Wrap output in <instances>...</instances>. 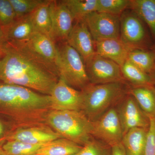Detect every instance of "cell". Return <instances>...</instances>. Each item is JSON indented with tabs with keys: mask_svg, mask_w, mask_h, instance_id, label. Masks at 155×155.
Returning <instances> with one entry per match:
<instances>
[{
	"mask_svg": "<svg viewBox=\"0 0 155 155\" xmlns=\"http://www.w3.org/2000/svg\"><path fill=\"white\" fill-rule=\"evenodd\" d=\"M96 53L122 67L127 61L130 49L119 38L94 41Z\"/></svg>",
	"mask_w": 155,
	"mask_h": 155,
	"instance_id": "cell-16",
	"label": "cell"
},
{
	"mask_svg": "<svg viewBox=\"0 0 155 155\" xmlns=\"http://www.w3.org/2000/svg\"><path fill=\"white\" fill-rule=\"evenodd\" d=\"M44 145L31 144L17 140H7L2 145V147L9 155H36L39 150Z\"/></svg>",
	"mask_w": 155,
	"mask_h": 155,
	"instance_id": "cell-26",
	"label": "cell"
},
{
	"mask_svg": "<svg viewBox=\"0 0 155 155\" xmlns=\"http://www.w3.org/2000/svg\"><path fill=\"white\" fill-rule=\"evenodd\" d=\"M155 53V49H154ZM150 75L151 77L152 78V80L153 81V82L154 85L155 86V67L154 68L153 70V72H152L151 74Z\"/></svg>",
	"mask_w": 155,
	"mask_h": 155,
	"instance_id": "cell-34",
	"label": "cell"
},
{
	"mask_svg": "<svg viewBox=\"0 0 155 155\" xmlns=\"http://www.w3.org/2000/svg\"><path fill=\"white\" fill-rule=\"evenodd\" d=\"M76 22L83 21L90 13L97 11V0H63Z\"/></svg>",
	"mask_w": 155,
	"mask_h": 155,
	"instance_id": "cell-25",
	"label": "cell"
},
{
	"mask_svg": "<svg viewBox=\"0 0 155 155\" xmlns=\"http://www.w3.org/2000/svg\"><path fill=\"white\" fill-rule=\"evenodd\" d=\"M111 148V155H127L122 143L112 147Z\"/></svg>",
	"mask_w": 155,
	"mask_h": 155,
	"instance_id": "cell-32",
	"label": "cell"
},
{
	"mask_svg": "<svg viewBox=\"0 0 155 155\" xmlns=\"http://www.w3.org/2000/svg\"><path fill=\"white\" fill-rule=\"evenodd\" d=\"M0 155H9L5 151V150L3 148L2 145L0 144Z\"/></svg>",
	"mask_w": 155,
	"mask_h": 155,
	"instance_id": "cell-35",
	"label": "cell"
},
{
	"mask_svg": "<svg viewBox=\"0 0 155 155\" xmlns=\"http://www.w3.org/2000/svg\"><path fill=\"white\" fill-rule=\"evenodd\" d=\"M50 9L53 40L66 42L73 28L74 18L62 1H51Z\"/></svg>",
	"mask_w": 155,
	"mask_h": 155,
	"instance_id": "cell-13",
	"label": "cell"
},
{
	"mask_svg": "<svg viewBox=\"0 0 155 155\" xmlns=\"http://www.w3.org/2000/svg\"><path fill=\"white\" fill-rule=\"evenodd\" d=\"M4 28L7 42L25 41L36 32L31 14L17 18L11 25Z\"/></svg>",
	"mask_w": 155,
	"mask_h": 155,
	"instance_id": "cell-17",
	"label": "cell"
},
{
	"mask_svg": "<svg viewBox=\"0 0 155 155\" xmlns=\"http://www.w3.org/2000/svg\"><path fill=\"white\" fill-rule=\"evenodd\" d=\"M84 64L89 80L92 84L127 83L119 65L96 53Z\"/></svg>",
	"mask_w": 155,
	"mask_h": 155,
	"instance_id": "cell-8",
	"label": "cell"
},
{
	"mask_svg": "<svg viewBox=\"0 0 155 155\" xmlns=\"http://www.w3.org/2000/svg\"><path fill=\"white\" fill-rule=\"evenodd\" d=\"M148 117H155V86L130 87L128 92Z\"/></svg>",
	"mask_w": 155,
	"mask_h": 155,
	"instance_id": "cell-19",
	"label": "cell"
},
{
	"mask_svg": "<svg viewBox=\"0 0 155 155\" xmlns=\"http://www.w3.org/2000/svg\"><path fill=\"white\" fill-rule=\"evenodd\" d=\"M130 0H97L98 12L120 16L129 8Z\"/></svg>",
	"mask_w": 155,
	"mask_h": 155,
	"instance_id": "cell-27",
	"label": "cell"
},
{
	"mask_svg": "<svg viewBox=\"0 0 155 155\" xmlns=\"http://www.w3.org/2000/svg\"><path fill=\"white\" fill-rule=\"evenodd\" d=\"M4 132V127L2 123L0 121V136L3 135Z\"/></svg>",
	"mask_w": 155,
	"mask_h": 155,
	"instance_id": "cell-36",
	"label": "cell"
},
{
	"mask_svg": "<svg viewBox=\"0 0 155 155\" xmlns=\"http://www.w3.org/2000/svg\"><path fill=\"white\" fill-rule=\"evenodd\" d=\"M0 82L24 87L49 95L59 79L25 53L8 44L1 48Z\"/></svg>",
	"mask_w": 155,
	"mask_h": 155,
	"instance_id": "cell-2",
	"label": "cell"
},
{
	"mask_svg": "<svg viewBox=\"0 0 155 155\" xmlns=\"http://www.w3.org/2000/svg\"><path fill=\"white\" fill-rule=\"evenodd\" d=\"M111 147L97 139H92L73 155H111Z\"/></svg>",
	"mask_w": 155,
	"mask_h": 155,
	"instance_id": "cell-29",
	"label": "cell"
},
{
	"mask_svg": "<svg viewBox=\"0 0 155 155\" xmlns=\"http://www.w3.org/2000/svg\"><path fill=\"white\" fill-rule=\"evenodd\" d=\"M130 87L127 83L90 84L81 91L82 105L81 112L94 122L112 108V106L120 102L128 93Z\"/></svg>",
	"mask_w": 155,
	"mask_h": 155,
	"instance_id": "cell-3",
	"label": "cell"
},
{
	"mask_svg": "<svg viewBox=\"0 0 155 155\" xmlns=\"http://www.w3.org/2000/svg\"><path fill=\"white\" fill-rule=\"evenodd\" d=\"M129 9L146 23L155 39V0H130Z\"/></svg>",
	"mask_w": 155,
	"mask_h": 155,
	"instance_id": "cell-20",
	"label": "cell"
},
{
	"mask_svg": "<svg viewBox=\"0 0 155 155\" xmlns=\"http://www.w3.org/2000/svg\"><path fill=\"white\" fill-rule=\"evenodd\" d=\"M66 42L79 54L84 63L96 54L94 41L83 20L73 25Z\"/></svg>",
	"mask_w": 155,
	"mask_h": 155,
	"instance_id": "cell-14",
	"label": "cell"
},
{
	"mask_svg": "<svg viewBox=\"0 0 155 155\" xmlns=\"http://www.w3.org/2000/svg\"><path fill=\"white\" fill-rule=\"evenodd\" d=\"M48 0H9L13 7L16 19L33 13Z\"/></svg>",
	"mask_w": 155,
	"mask_h": 155,
	"instance_id": "cell-28",
	"label": "cell"
},
{
	"mask_svg": "<svg viewBox=\"0 0 155 155\" xmlns=\"http://www.w3.org/2000/svg\"><path fill=\"white\" fill-rule=\"evenodd\" d=\"M148 129V128L135 127L130 129L124 134L122 143L126 155H143Z\"/></svg>",
	"mask_w": 155,
	"mask_h": 155,
	"instance_id": "cell-18",
	"label": "cell"
},
{
	"mask_svg": "<svg viewBox=\"0 0 155 155\" xmlns=\"http://www.w3.org/2000/svg\"><path fill=\"white\" fill-rule=\"evenodd\" d=\"M121 102V106L117 111L124 135L135 127L148 128L149 118L142 110L132 96L128 93Z\"/></svg>",
	"mask_w": 155,
	"mask_h": 155,
	"instance_id": "cell-12",
	"label": "cell"
},
{
	"mask_svg": "<svg viewBox=\"0 0 155 155\" xmlns=\"http://www.w3.org/2000/svg\"><path fill=\"white\" fill-rule=\"evenodd\" d=\"M16 19V15L9 0H0V26L5 28Z\"/></svg>",
	"mask_w": 155,
	"mask_h": 155,
	"instance_id": "cell-30",
	"label": "cell"
},
{
	"mask_svg": "<svg viewBox=\"0 0 155 155\" xmlns=\"http://www.w3.org/2000/svg\"><path fill=\"white\" fill-rule=\"evenodd\" d=\"M47 123L62 138L81 146L91 138L92 122L81 111L52 110Z\"/></svg>",
	"mask_w": 155,
	"mask_h": 155,
	"instance_id": "cell-4",
	"label": "cell"
},
{
	"mask_svg": "<svg viewBox=\"0 0 155 155\" xmlns=\"http://www.w3.org/2000/svg\"><path fill=\"white\" fill-rule=\"evenodd\" d=\"M92 136L111 147L122 143L123 130L117 110L111 108L92 122Z\"/></svg>",
	"mask_w": 155,
	"mask_h": 155,
	"instance_id": "cell-9",
	"label": "cell"
},
{
	"mask_svg": "<svg viewBox=\"0 0 155 155\" xmlns=\"http://www.w3.org/2000/svg\"><path fill=\"white\" fill-rule=\"evenodd\" d=\"M83 21L94 41L120 38V16L95 11Z\"/></svg>",
	"mask_w": 155,
	"mask_h": 155,
	"instance_id": "cell-10",
	"label": "cell"
},
{
	"mask_svg": "<svg viewBox=\"0 0 155 155\" xmlns=\"http://www.w3.org/2000/svg\"><path fill=\"white\" fill-rule=\"evenodd\" d=\"M51 110L49 95L0 82V113L14 120L16 129L48 125L47 118Z\"/></svg>",
	"mask_w": 155,
	"mask_h": 155,
	"instance_id": "cell-1",
	"label": "cell"
},
{
	"mask_svg": "<svg viewBox=\"0 0 155 155\" xmlns=\"http://www.w3.org/2000/svg\"><path fill=\"white\" fill-rule=\"evenodd\" d=\"M131 50H150V40L143 21L130 9L120 16V38Z\"/></svg>",
	"mask_w": 155,
	"mask_h": 155,
	"instance_id": "cell-7",
	"label": "cell"
},
{
	"mask_svg": "<svg viewBox=\"0 0 155 155\" xmlns=\"http://www.w3.org/2000/svg\"><path fill=\"white\" fill-rule=\"evenodd\" d=\"M82 147L67 139H57L43 146L36 155H73Z\"/></svg>",
	"mask_w": 155,
	"mask_h": 155,
	"instance_id": "cell-21",
	"label": "cell"
},
{
	"mask_svg": "<svg viewBox=\"0 0 155 155\" xmlns=\"http://www.w3.org/2000/svg\"><path fill=\"white\" fill-rule=\"evenodd\" d=\"M150 125L143 155H155V117H149Z\"/></svg>",
	"mask_w": 155,
	"mask_h": 155,
	"instance_id": "cell-31",
	"label": "cell"
},
{
	"mask_svg": "<svg viewBox=\"0 0 155 155\" xmlns=\"http://www.w3.org/2000/svg\"><path fill=\"white\" fill-rule=\"evenodd\" d=\"M7 43L25 53L59 78L58 47L51 38L36 31L25 41Z\"/></svg>",
	"mask_w": 155,
	"mask_h": 155,
	"instance_id": "cell-6",
	"label": "cell"
},
{
	"mask_svg": "<svg viewBox=\"0 0 155 155\" xmlns=\"http://www.w3.org/2000/svg\"><path fill=\"white\" fill-rule=\"evenodd\" d=\"M50 2L51 1L48 0L46 2L38 7L31 15L35 31L45 35L53 40Z\"/></svg>",
	"mask_w": 155,
	"mask_h": 155,
	"instance_id": "cell-22",
	"label": "cell"
},
{
	"mask_svg": "<svg viewBox=\"0 0 155 155\" xmlns=\"http://www.w3.org/2000/svg\"><path fill=\"white\" fill-rule=\"evenodd\" d=\"M121 69L125 81L130 83L132 87L154 86L150 75L142 71L129 61H126L121 67Z\"/></svg>",
	"mask_w": 155,
	"mask_h": 155,
	"instance_id": "cell-23",
	"label": "cell"
},
{
	"mask_svg": "<svg viewBox=\"0 0 155 155\" xmlns=\"http://www.w3.org/2000/svg\"><path fill=\"white\" fill-rule=\"evenodd\" d=\"M7 42L5 29L4 28L0 26V48L4 46Z\"/></svg>",
	"mask_w": 155,
	"mask_h": 155,
	"instance_id": "cell-33",
	"label": "cell"
},
{
	"mask_svg": "<svg viewBox=\"0 0 155 155\" xmlns=\"http://www.w3.org/2000/svg\"><path fill=\"white\" fill-rule=\"evenodd\" d=\"M62 138L48 125L32 126L15 129L5 137L6 140H17L31 144H45Z\"/></svg>",
	"mask_w": 155,
	"mask_h": 155,
	"instance_id": "cell-15",
	"label": "cell"
},
{
	"mask_svg": "<svg viewBox=\"0 0 155 155\" xmlns=\"http://www.w3.org/2000/svg\"><path fill=\"white\" fill-rule=\"evenodd\" d=\"M57 47V67L59 78L73 88L82 90L91 84L83 59L66 42Z\"/></svg>",
	"mask_w": 155,
	"mask_h": 155,
	"instance_id": "cell-5",
	"label": "cell"
},
{
	"mask_svg": "<svg viewBox=\"0 0 155 155\" xmlns=\"http://www.w3.org/2000/svg\"><path fill=\"white\" fill-rule=\"evenodd\" d=\"M51 108L54 110L81 111L82 94L59 78L49 95Z\"/></svg>",
	"mask_w": 155,
	"mask_h": 155,
	"instance_id": "cell-11",
	"label": "cell"
},
{
	"mask_svg": "<svg viewBox=\"0 0 155 155\" xmlns=\"http://www.w3.org/2000/svg\"><path fill=\"white\" fill-rule=\"evenodd\" d=\"M3 56V52L2 51V49L1 48H0V62H1V60H2V58Z\"/></svg>",
	"mask_w": 155,
	"mask_h": 155,
	"instance_id": "cell-37",
	"label": "cell"
},
{
	"mask_svg": "<svg viewBox=\"0 0 155 155\" xmlns=\"http://www.w3.org/2000/svg\"><path fill=\"white\" fill-rule=\"evenodd\" d=\"M127 61L147 74L150 75L155 67L154 50H130Z\"/></svg>",
	"mask_w": 155,
	"mask_h": 155,
	"instance_id": "cell-24",
	"label": "cell"
}]
</instances>
